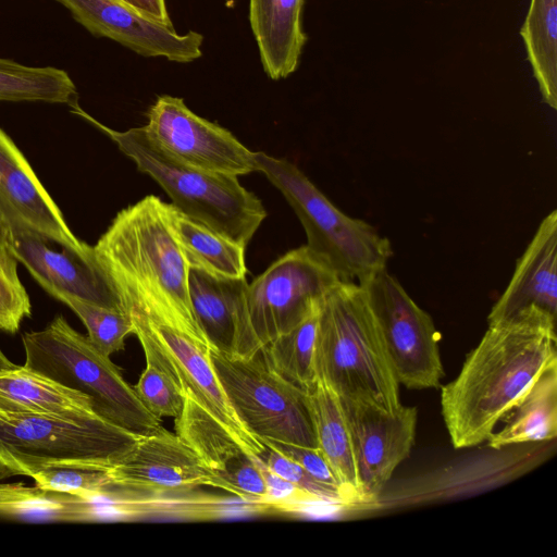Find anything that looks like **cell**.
<instances>
[{
  "label": "cell",
  "instance_id": "6da1fadb",
  "mask_svg": "<svg viewBox=\"0 0 557 557\" xmlns=\"http://www.w3.org/2000/svg\"><path fill=\"white\" fill-rule=\"evenodd\" d=\"M556 363V317L530 308L488 324L458 375L442 386V416L453 446L486 442L540 374Z\"/></svg>",
  "mask_w": 557,
  "mask_h": 557
},
{
  "label": "cell",
  "instance_id": "7a4b0ae2",
  "mask_svg": "<svg viewBox=\"0 0 557 557\" xmlns=\"http://www.w3.org/2000/svg\"><path fill=\"white\" fill-rule=\"evenodd\" d=\"M92 247L125 312L138 310L209 346L190 305L189 268L172 230L169 203L148 195L121 210Z\"/></svg>",
  "mask_w": 557,
  "mask_h": 557
},
{
  "label": "cell",
  "instance_id": "3957f363",
  "mask_svg": "<svg viewBox=\"0 0 557 557\" xmlns=\"http://www.w3.org/2000/svg\"><path fill=\"white\" fill-rule=\"evenodd\" d=\"M315 380L338 398L396 413L403 404L385 345L363 285L341 281L320 300Z\"/></svg>",
  "mask_w": 557,
  "mask_h": 557
},
{
  "label": "cell",
  "instance_id": "277c9868",
  "mask_svg": "<svg viewBox=\"0 0 557 557\" xmlns=\"http://www.w3.org/2000/svg\"><path fill=\"white\" fill-rule=\"evenodd\" d=\"M72 111L106 133L137 169L153 178L172 205L188 216L246 247L267 211L238 176L214 173L185 164L148 135L145 126L113 131L88 115L79 106Z\"/></svg>",
  "mask_w": 557,
  "mask_h": 557
},
{
  "label": "cell",
  "instance_id": "5b68a950",
  "mask_svg": "<svg viewBox=\"0 0 557 557\" xmlns=\"http://www.w3.org/2000/svg\"><path fill=\"white\" fill-rule=\"evenodd\" d=\"M24 366L87 395L95 412L111 423L145 436L161 428V419L141 403L109 356L74 330L63 315L22 337Z\"/></svg>",
  "mask_w": 557,
  "mask_h": 557
},
{
  "label": "cell",
  "instance_id": "8992f818",
  "mask_svg": "<svg viewBox=\"0 0 557 557\" xmlns=\"http://www.w3.org/2000/svg\"><path fill=\"white\" fill-rule=\"evenodd\" d=\"M257 171L276 187L299 219L307 246L324 259L342 281L363 284L386 269L389 240L363 220L341 211L294 163L255 152Z\"/></svg>",
  "mask_w": 557,
  "mask_h": 557
},
{
  "label": "cell",
  "instance_id": "52a82bcc",
  "mask_svg": "<svg viewBox=\"0 0 557 557\" xmlns=\"http://www.w3.org/2000/svg\"><path fill=\"white\" fill-rule=\"evenodd\" d=\"M139 437L98 414L66 419L0 412V479L32 476L42 467L61 462L110 468Z\"/></svg>",
  "mask_w": 557,
  "mask_h": 557
},
{
  "label": "cell",
  "instance_id": "ba28073f",
  "mask_svg": "<svg viewBox=\"0 0 557 557\" xmlns=\"http://www.w3.org/2000/svg\"><path fill=\"white\" fill-rule=\"evenodd\" d=\"M210 357L235 412L261 442L318 448L307 391L271 370L260 352L234 357L210 348Z\"/></svg>",
  "mask_w": 557,
  "mask_h": 557
},
{
  "label": "cell",
  "instance_id": "9c48e42d",
  "mask_svg": "<svg viewBox=\"0 0 557 557\" xmlns=\"http://www.w3.org/2000/svg\"><path fill=\"white\" fill-rule=\"evenodd\" d=\"M339 275L307 245L289 250L248 283V357L258 355L320 302Z\"/></svg>",
  "mask_w": 557,
  "mask_h": 557
},
{
  "label": "cell",
  "instance_id": "30bf717a",
  "mask_svg": "<svg viewBox=\"0 0 557 557\" xmlns=\"http://www.w3.org/2000/svg\"><path fill=\"white\" fill-rule=\"evenodd\" d=\"M268 512L261 505L203 492L200 488L156 492L111 484L77 496L59 493L55 520L106 522L138 520L212 521Z\"/></svg>",
  "mask_w": 557,
  "mask_h": 557
},
{
  "label": "cell",
  "instance_id": "8fae6325",
  "mask_svg": "<svg viewBox=\"0 0 557 557\" xmlns=\"http://www.w3.org/2000/svg\"><path fill=\"white\" fill-rule=\"evenodd\" d=\"M361 285L398 383L410 389L440 387L444 369L440 333L431 315L414 302L387 269Z\"/></svg>",
  "mask_w": 557,
  "mask_h": 557
},
{
  "label": "cell",
  "instance_id": "7c38bea8",
  "mask_svg": "<svg viewBox=\"0 0 557 557\" xmlns=\"http://www.w3.org/2000/svg\"><path fill=\"white\" fill-rule=\"evenodd\" d=\"M147 116L148 135L185 164L235 176L257 171L253 151L224 127L190 111L182 98L158 97Z\"/></svg>",
  "mask_w": 557,
  "mask_h": 557
},
{
  "label": "cell",
  "instance_id": "4fadbf2b",
  "mask_svg": "<svg viewBox=\"0 0 557 557\" xmlns=\"http://www.w3.org/2000/svg\"><path fill=\"white\" fill-rule=\"evenodd\" d=\"M338 401L351 434L361 503H373L395 469L410 455L418 410L403 405L392 414L356 400Z\"/></svg>",
  "mask_w": 557,
  "mask_h": 557
},
{
  "label": "cell",
  "instance_id": "5bb4252c",
  "mask_svg": "<svg viewBox=\"0 0 557 557\" xmlns=\"http://www.w3.org/2000/svg\"><path fill=\"white\" fill-rule=\"evenodd\" d=\"M108 473L113 484L156 492L189 491L200 486L225 491L226 487L216 471L163 426L139 437Z\"/></svg>",
  "mask_w": 557,
  "mask_h": 557
},
{
  "label": "cell",
  "instance_id": "9a60e30c",
  "mask_svg": "<svg viewBox=\"0 0 557 557\" xmlns=\"http://www.w3.org/2000/svg\"><path fill=\"white\" fill-rule=\"evenodd\" d=\"M126 312L145 325L168 358L183 391L189 392L226 428L247 454L260 455L265 446L246 428L231 405L213 368L210 347L169 324L148 318L138 310L128 309Z\"/></svg>",
  "mask_w": 557,
  "mask_h": 557
},
{
  "label": "cell",
  "instance_id": "2e32d148",
  "mask_svg": "<svg viewBox=\"0 0 557 557\" xmlns=\"http://www.w3.org/2000/svg\"><path fill=\"white\" fill-rule=\"evenodd\" d=\"M10 223L13 257L49 295L58 300L70 296L125 311L119 293L95 253L90 259H82L66 249L57 250L37 233Z\"/></svg>",
  "mask_w": 557,
  "mask_h": 557
},
{
  "label": "cell",
  "instance_id": "e0dca14e",
  "mask_svg": "<svg viewBox=\"0 0 557 557\" xmlns=\"http://www.w3.org/2000/svg\"><path fill=\"white\" fill-rule=\"evenodd\" d=\"M0 206L11 222L37 233L82 259L92 257V246L81 242L72 233L61 210L26 158L1 127Z\"/></svg>",
  "mask_w": 557,
  "mask_h": 557
},
{
  "label": "cell",
  "instance_id": "ac0fdd59",
  "mask_svg": "<svg viewBox=\"0 0 557 557\" xmlns=\"http://www.w3.org/2000/svg\"><path fill=\"white\" fill-rule=\"evenodd\" d=\"M88 32L110 38L144 57H163L187 63L201 57L203 36L147 18L112 0H58Z\"/></svg>",
  "mask_w": 557,
  "mask_h": 557
},
{
  "label": "cell",
  "instance_id": "d6986e66",
  "mask_svg": "<svg viewBox=\"0 0 557 557\" xmlns=\"http://www.w3.org/2000/svg\"><path fill=\"white\" fill-rule=\"evenodd\" d=\"M247 289L246 276L227 277L189 268L190 305L211 349L247 357L250 339Z\"/></svg>",
  "mask_w": 557,
  "mask_h": 557
},
{
  "label": "cell",
  "instance_id": "ffe728a7",
  "mask_svg": "<svg viewBox=\"0 0 557 557\" xmlns=\"http://www.w3.org/2000/svg\"><path fill=\"white\" fill-rule=\"evenodd\" d=\"M537 308L557 318V211L540 223L517 260L512 276L493 305L488 324Z\"/></svg>",
  "mask_w": 557,
  "mask_h": 557
},
{
  "label": "cell",
  "instance_id": "44dd1931",
  "mask_svg": "<svg viewBox=\"0 0 557 557\" xmlns=\"http://www.w3.org/2000/svg\"><path fill=\"white\" fill-rule=\"evenodd\" d=\"M305 0H249V22L267 75L286 78L298 66L307 35L301 13Z\"/></svg>",
  "mask_w": 557,
  "mask_h": 557
},
{
  "label": "cell",
  "instance_id": "7402d4cb",
  "mask_svg": "<svg viewBox=\"0 0 557 557\" xmlns=\"http://www.w3.org/2000/svg\"><path fill=\"white\" fill-rule=\"evenodd\" d=\"M0 412L66 419L97 414L90 398L25 366L0 369Z\"/></svg>",
  "mask_w": 557,
  "mask_h": 557
},
{
  "label": "cell",
  "instance_id": "603a6c76",
  "mask_svg": "<svg viewBox=\"0 0 557 557\" xmlns=\"http://www.w3.org/2000/svg\"><path fill=\"white\" fill-rule=\"evenodd\" d=\"M318 449L332 469L347 505L361 503L351 434L337 396L315 381L307 389Z\"/></svg>",
  "mask_w": 557,
  "mask_h": 557
},
{
  "label": "cell",
  "instance_id": "cb8c5ba5",
  "mask_svg": "<svg viewBox=\"0 0 557 557\" xmlns=\"http://www.w3.org/2000/svg\"><path fill=\"white\" fill-rule=\"evenodd\" d=\"M487 438L494 449L554 440L557 435V363L545 369Z\"/></svg>",
  "mask_w": 557,
  "mask_h": 557
},
{
  "label": "cell",
  "instance_id": "d4e9b609",
  "mask_svg": "<svg viewBox=\"0 0 557 557\" xmlns=\"http://www.w3.org/2000/svg\"><path fill=\"white\" fill-rule=\"evenodd\" d=\"M169 216L188 268L227 277L246 276V247L188 216L172 203H169Z\"/></svg>",
  "mask_w": 557,
  "mask_h": 557
},
{
  "label": "cell",
  "instance_id": "484cf974",
  "mask_svg": "<svg viewBox=\"0 0 557 557\" xmlns=\"http://www.w3.org/2000/svg\"><path fill=\"white\" fill-rule=\"evenodd\" d=\"M543 101L557 109V0H530L520 28Z\"/></svg>",
  "mask_w": 557,
  "mask_h": 557
},
{
  "label": "cell",
  "instance_id": "4316f807",
  "mask_svg": "<svg viewBox=\"0 0 557 557\" xmlns=\"http://www.w3.org/2000/svg\"><path fill=\"white\" fill-rule=\"evenodd\" d=\"M129 317L134 324V334L138 337L146 357V368L133 388L146 408L156 417L177 418L185 400L182 385L168 358L141 321Z\"/></svg>",
  "mask_w": 557,
  "mask_h": 557
},
{
  "label": "cell",
  "instance_id": "83f0119b",
  "mask_svg": "<svg viewBox=\"0 0 557 557\" xmlns=\"http://www.w3.org/2000/svg\"><path fill=\"white\" fill-rule=\"evenodd\" d=\"M182 412L175 418V434L212 470L246 453L236 438L193 395L184 391Z\"/></svg>",
  "mask_w": 557,
  "mask_h": 557
},
{
  "label": "cell",
  "instance_id": "f1b7e54d",
  "mask_svg": "<svg viewBox=\"0 0 557 557\" xmlns=\"http://www.w3.org/2000/svg\"><path fill=\"white\" fill-rule=\"evenodd\" d=\"M319 307L320 302L299 323L260 351L271 370L305 391L317 381L313 362Z\"/></svg>",
  "mask_w": 557,
  "mask_h": 557
},
{
  "label": "cell",
  "instance_id": "f546056e",
  "mask_svg": "<svg viewBox=\"0 0 557 557\" xmlns=\"http://www.w3.org/2000/svg\"><path fill=\"white\" fill-rule=\"evenodd\" d=\"M0 100L77 102V90L70 75L52 66H27L0 58Z\"/></svg>",
  "mask_w": 557,
  "mask_h": 557
},
{
  "label": "cell",
  "instance_id": "4dcf8cb0",
  "mask_svg": "<svg viewBox=\"0 0 557 557\" xmlns=\"http://www.w3.org/2000/svg\"><path fill=\"white\" fill-rule=\"evenodd\" d=\"M83 322L87 337L103 355L124 349L125 338L134 334V324L129 314L123 310L94 305L74 297L60 298Z\"/></svg>",
  "mask_w": 557,
  "mask_h": 557
},
{
  "label": "cell",
  "instance_id": "1f68e13d",
  "mask_svg": "<svg viewBox=\"0 0 557 557\" xmlns=\"http://www.w3.org/2000/svg\"><path fill=\"white\" fill-rule=\"evenodd\" d=\"M108 469L86 462H61L42 467L30 478L40 490L86 496L112 484Z\"/></svg>",
  "mask_w": 557,
  "mask_h": 557
},
{
  "label": "cell",
  "instance_id": "d6a6232c",
  "mask_svg": "<svg viewBox=\"0 0 557 557\" xmlns=\"http://www.w3.org/2000/svg\"><path fill=\"white\" fill-rule=\"evenodd\" d=\"M225 482V492L250 504L265 505L268 486L258 456L242 453L231 459L223 471H216Z\"/></svg>",
  "mask_w": 557,
  "mask_h": 557
},
{
  "label": "cell",
  "instance_id": "836d02e7",
  "mask_svg": "<svg viewBox=\"0 0 557 557\" xmlns=\"http://www.w3.org/2000/svg\"><path fill=\"white\" fill-rule=\"evenodd\" d=\"M258 457L269 470L299 488L322 498L333 506H347L339 493L318 483L299 463L275 449L265 446Z\"/></svg>",
  "mask_w": 557,
  "mask_h": 557
},
{
  "label": "cell",
  "instance_id": "e575fe53",
  "mask_svg": "<svg viewBox=\"0 0 557 557\" xmlns=\"http://www.w3.org/2000/svg\"><path fill=\"white\" fill-rule=\"evenodd\" d=\"M259 458V457H258ZM268 486L265 505L269 510L294 513L317 505L333 506L322 498L310 494L292 482L269 470L260 460Z\"/></svg>",
  "mask_w": 557,
  "mask_h": 557
},
{
  "label": "cell",
  "instance_id": "d590c367",
  "mask_svg": "<svg viewBox=\"0 0 557 557\" xmlns=\"http://www.w3.org/2000/svg\"><path fill=\"white\" fill-rule=\"evenodd\" d=\"M30 312L29 296L21 281L12 280L0 268V331L16 333Z\"/></svg>",
  "mask_w": 557,
  "mask_h": 557
},
{
  "label": "cell",
  "instance_id": "8d00e7d4",
  "mask_svg": "<svg viewBox=\"0 0 557 557\" xmlns=\"http://www.w3.org/2000/svg\"><path fill=\"white\" fill-rule=\"evenodd\" d=\"M262 443L299 463L318 483L339 493L345 500L332 469L318 448L273 441H262Z\"/></svg>",
  "mask_w": 557,
  "mask_h": 557
},
{
  "label": "cell",
  "instance_id": "74e56055",
  "mask_svg": "<svg viewBox=\"0 0 557 557\" xmlns=\"http://www.w3.org/2000/svg\"><path fill=\"white\" fill-rule=\"evenodd\" d=\"M0 268L14 281H20L17 275V261L11 251V223L0 206Z\"/></svg>",
  "mask_w": 557,
  "mask_h": 557
},
{
  "label": "cell",
  "instance_id": "f35d334b",
  "mask_svg": "<svg viewBox=\"0 0 557 557\" xmlns=\"http://www.w3.org/2000/svg\"><path fill=\"white\" fill-rule=\"evenodd\" d=\"M165 26H173L164 0H112Z\"/></svg>",
  "mask_w": 557,
  "mask_h": 557
},
{
  "label": "cell",
  "instance_id": "ab89813d",
  "mask_svg": "<svg viewBox=\"0 0 557 557\" xmlns=\"http://www.w3.org/2000/svg\"><path fill=\"white\" fill-rule=\"evenodd\" d=\"M33 487L23 483H0V512L8 506L25 498Z\"/></svg>",
  "mask_w": 557,
  "mask_h": 557
}]
</instances>
